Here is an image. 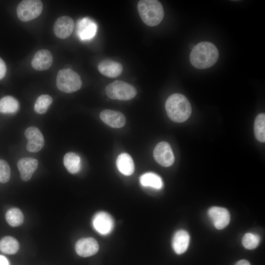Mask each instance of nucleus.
<instances>
[{"label": "nucleus", "mask_w": 265, "mask_h": 265, "mask_svg": "<svg viewBox=\"0 0 265 265\" xmlns=\"http://www.w3.org/2000/svg\"><path fill=\"white\" fill-rule=\"evenodd\" d=\"M74 28L73 20L69 16L59 17L55 22L53 31L55 36L60 39H65L72 34Z\"/></svg>", "instance_id": "12"}, {"label": "nucleus", "mask_w": 265, "mask_h": 265, "mask_svg": "<svg viewBox=\"0 0 265 265\" xmlns=\"http://www.w3.org/2000/svg\"><path fill=\"white\" fill-rule=\"evenodd\" d=\"M19 247L18 240L11 236L4 237L0 240V250L5 254H14L18 252Z\"/></svg>", "instance_id": "22"}, {"label": "nucleus", "mask_w": 265, "mask_h": 265, "mask_svg": "<svg viewBox=\"0 0 265 265\" xmlns=\"http://www.w3.org/2000/svg\"><path fill=\"white\" fill-rule=\"evenodd\" d=\"M63 163L67 170L72 174L79 172L81 168V160L78 155L73 152L65 154Z\"/></svg>", "instance_id": "21"}, {"label": "nucleus", "mask_w": 265, "mask_h": 265, "mask_svg": "<svg viewBox=\"0 0 265 265\" xmlns=\"http://www.w3.org/2000/svg\"><path fill=\"white\" fill-rule=\"evenodd\" d=\"M53 55L48 50L42 49L38 51L31 60V66L38 71H44L49 69L52 65Z\"/></svg>", "instance_id": "14"}, {"label": "nucleus", "mask_w": 265, "mask_h": 265, "mask_svg": "<svg viewBox=\"0 0 265 265\" xmlns=\"http://www.w3.org/2000/svg\"><path fill=\"white\" fill-rule=\"evenodd\" d=\"M116 166L119 172L125 176H130L134 170L132 159L130 155L123 153L118 156L116 159Z\"/></svg>", "instance_id": "19"}, {"label": "nucleus", "mask_w": 265, "mask_h": 265, "mask_svg": "<svg viewBox=\"0 0 265 265\" xmlns=\"http://www.w3.org/2000/svg\"><path fill=\"white\" fill-rule=\"evenodd\" d=\"M43 9V4L39 0H24L17 8L18 18L23 22H28L38 17Z\"/></svg>", "instance_id": "6"}, {"label": "nucleus", "mask_w": 265, "mask_h": 265, "mask_svg": "<svg viewBox=\"0 0 265 265\" xmlns=\"http://www.w3.org/2000/svg\"><path fill=\"white\" fill-rule=\"evenodd\" d=\"M137 8L141 20L148 26H157L163 18V8L158 0H139Z\"/></svg>", "instance_id": "3"}, {"label": "nucleus", "mask_w": 265, "mask_h": 265, "mask_svg": "<svg viewBox=\"0 0 265 265\" xmlns=\"http://www.w3.org/2000/svg\"><path fill=\"white\" fill-rule=\"evenodd\" d=\"M19 108L18 101L10 96L3 97L0 100V112L12 114L17 112Z\"/></svg>", "instance_id": "23"}, {"label": "nucleus", "mask_w": 265, "mask_h": 265, "mask_svg": "<svg viewBox=\"0 0 265 265\" xmlns=\"http://www.w3.org/2000/svg\"><path fill=\"white\" fill-rule=\"evenodd\" d=\"M155 160L163 167L171 166L175 160L174 156L169 143L165 141L159 143L153 152Z\"/></svg>", "instance_id": "7"}, {"label": "nucleus", "mask_w": 265, "mask_h": 265, "mask_svg": "<svg viewBox=\"0 0 265 265\" xmlns=\"http://www.w3.org/2000/svg\"><path fill=\"white\" fill-rule=\"evenodd\" d=\"M24 219L23 213L18 208H11L5 214V219L8 224L12 227L21 225L24 221Z\"/></svg>", "instance_id": "24"}, {"label": "nucleus", "mask_w": 265, "mask_h": 265, "mask_svg": "<svg viewBox=\"0 0 265 265\" xmlns=\"http://www.w3.org/2000/svg\"><path fill=\"white\" fill-rule=\"evenodd\" d=\"M10 169L6 161L0 159V183H7L10 179Z\"/></svg>", "instance_id": "28"}, {"label": "nucleus", "mask_w": 265, "mask_h": 265, "mask_svg": "<svg viewBox=\"0 0 265 265\" xmlns=\"http://www.w3.org/2000/svg\"><path fill=\"white\" fill-rule=\"evenodd\" d=\"M92 224L94 228L100 234L107 235L113 230L114 221L109 214L106 212H100L94 215Z\"/></svg>", "instance_id": "8"}, {"label": "nucleus", "mask_w": 265, "mask_h": 265, "mask_svg": "<svg viewBox=\"0 0 265 265\" xmlns=\"http://www.w3.org/2000/svg\"><path fill=\"white\" fill-rule=\"evenodd\" d=\"M254 133L256 138L261 142L265 141V113L259 114L256 118L254 123Z\"/></svg>", "instance_id": "25"}, {"label": "nucleus", "mask_w": 265, "mask_h": 265, "mask_svg": "<svg viewBox=\"0 0 265 265\" xmlns=\"http://www.w3.org/2000/svg\"><path fill=\"white\" fill-rule=\"evenodd\" d=\"M194 46H195V45H194V44L191 43V44H190V45H189V48H190V49H192L194 47Z\"/></svg>", "instance_id": "32"}, {"label": "nucleus", "mask_w": 265, "mask_h": 265, "mask_svg": "<svg viewBox=\"0 0 265 265\" xmlns=\"http://www.w3.org/2000/svg\"><path fill=\"white\" fill-rule=\"evenodd\" d=\"M56 86L60 91L71 93L79 90L82 81L79 74L70 69L59 71L56 77Z\"/></svg>", "instance_id": "4"}, {"label": "nucleus", "mask_w": 265, "mask_h": 265, "mask_svg": "<svg viewBox=\"0 0 265 265\" xmlns=\"http://www.w3.org/2000/svg\"><path fill=\"white\" fill-rule=\"evenodd\" d=\"M105 91L108 98L123 101L131 100L137 94L133 86L122 80H115L108 84L106 86Z\"/></svg>", "instance_id": "5"}, {"label": "nucleus", "mask_w": 265, "mask_h": 265, "mask_svg": "<svg viewBox=\"0 0 265 265\" xmlns=\"http://www.w3.org/2000/svg\"><path fill=\"white\" fill-rule=\"evenodd\" d=\"M189 235L184 230H179L174 235L172 246L174 251L178 254H182L187 250L189 242Z\"/></svg>", "instance_id": "18"}, {"label": "nucleus", "mask_w": 265, "mask_h": 265, "mask_svg": "<svg viewBox=\"0 0 265 265\" xmlns=\"http://www.w3.org/2000/svg\"><path fill=\"white\" fill-rule=\"evenodd\" d=\"M98 69L101 74L106 77L116 78L122 73L123 67L119 62L107 59L99 63Z\"/></svg>", "instance_id": "17"}, {"label": "nucleus", "mask_w": 265, "mask_h": 265, "mask_svg": "<svg viewBox=\"0 0 265 265\" xmlns=\"http://www.w3.org/2000/svg\"><path fill=\"white\" fill-rule=\"evenodd\" d=\"M219 52L216 46L210 42H201L194 46L190 54V61L197 69H206L217 61Z\"/></svg>", "instance_id": "1"}, {"label": "nucleus", "mask_w": 265, "mask_h": 265, "mask_svg": "<svg viewBox=\"0 0 265 265\" xmlns=\"http://www.w3.org/2000/svg\"><path fill=\"white\" fill-rule=\"evenodd\" d=\"M209 216L215 228L222 230L229 223L230 215L228 211L224 208L212 207L208 210Z\"/></svg>", "instance_id": "10"}, {"label": "nucleus", "mask_w": 265, "mask_h": 265, "mask_svg": "<svg viewBox=\"0 0 265 265\" xmlns=\"http://www.w3.org/2000/svg\"><path fill=\"white\" fill-rule=\"evenodd\" d=\"M260 237L255 234L248 233L245 234L242 238V244L247 249H254L259 244Z\"/></svg>", "instance_id": "27"}, {"label": "nucleus", "mask_w": 265, "mask_h": 265, "mask_svg": "<svg viewBox=\"0 0 265 265\" xmlns=\"http://www.w3.org/2000/svg\"><path fill=\"white\" fill-rule=\"evenodd\" d=\"M165 106L168 116L175 122L186 121L191 113V107L188 100L181 94L170 95L165 102Z\"/></svg>", "instance_id": "2"}, {"label": "nucleus", "mask_w": 265, "mask_h": 265, "mask_svg": "<svg viewBox=\"0 0 265 265\" xmlns=\"http://www.w3.org/2000/svg\"><path fill=\"white\" fill-rule=\"evenodd\" d=\"M27 139V150L30 152H37L41 150L44 145V138L40 131L36 127L27 128L25 132Z\"/></svg>", "instance_id": "9"}, {"label": "nucleus", "mask_w": 265, "mask_h": 265, "mask_svg": "<svg viewBox=\"0 0 265 265\" xmlns=\"http://www.w3.org/2000/svg\"><path fill=\"white\" fill-rule=\"evenodd\" d=\"M97 29V26L96 23L87 18L79 20L77 24V34L81 40L92 38L95 35Z\"/></svg>", "instance_id": "16"}, {"label": "nucleus", "mask_w": 265, "mask_h": 265, "mask_svg": "<svg viewBox=\"0 0 265 265\" xmlns=\"http://www.w3.org/2000/svg\"><path fill=\"white\" fill-rule=\"evenodd\" d=\"M100 117L106 124L114 128H121L126 123L124 115L118 111L105 109L101 111Z\"/></svg>", "instance_id": "13"}, {"label": "nucleus", "mask_w": 265, "mask_h": 265, "mask_svg": "<svg viewBox=\"0 0 265 265\" xmlns=\"http://www.w3.org/2000/svg\"><path fill=\"white\" fill-rule=\"evenodd\" d=\"M53 102L52 98L48 95H42L36 100L34 109L38 114L45 113Z\"/></svg>", "instance_id": "26"}, {"label": "nucleus", "mask_w": 265, "mask_h": 265, "mask_svg": "<svg viewBox=\"0 0 265 265\" xmlns=\"http://www.w3.org/2000/svg\"><path fill=\"white\" fill-rule=\"evenodd\" d=\"M235 265H251L250 263L246 260H241L238 261Z\"/></svg>", "instance_id": "31"}, {"label": "nucleus", "mask_w": 265, "mask_h": 265, "mask_svg": "<svg viewBox=\"0 0 265 265\" xmlns=\"http://www.w3.org/2000/svg\"><path fill=\"white\" fill-rule=\"evenodd\" d=\"M38 165V160L35 159L24 158L20 159L17 163V166L22 180L25 182L29 180L37 169Z\"/></svg>", "instance_id": "15"}, {"label": "nucleus", "mask_w": 265, "mask_h": 265, "mask_svg": "<svg viewBox=\"0 0 265 265\" xmlns=\"http://www.w3.org/2000/svg\"><path fill=\"white\" fill-rule=\"evenodd\" d=\"M0 265H9L7 259L1 255H0Z\"/></svg>", "instance_id": "30"}, {"label": "nucleus", "mask_w": 265, "mask_h": 265, "mask_svg": "<svg viewBox=\"0 0 265 265\" xmlns=\"http://www.w3.org/2000/svg\"><path fill=\"white\" fill-rule=\"evenodd\" d=\"M6 71V67L4 61L0 57V80L3 78Z\"/></svg>", "instance_id": "29"}, {"label": "nucleus", "mask_w": 265, "mask_h": 265, "mask_svg": "<svg viewBox=\"0 0 265 265\" xmlns=\"http://www.w3.org/2000/svg\"><path fill=\"white\" fill-rule=\"evenodd\" d=\"M139 181L141 185L144 187L160 189L163 186V182L160 177L152 172L146 173L141 175Z\"/></svg>", "instance_id": "20"}, {"label": "nucleus", "mask_w": 265, "mask_h": 265, "mask_svg": "<svg viewBox=\"0 0 265 265\" xmlns=\"http://www.w3.org/2000/svg\"><path fill=\"white\" fill-rule=\"evenodd\" d=\"M75 251L80 256L88 257L96 254L99 249L97 240L93 238H81L75 244Z\"/></svg>", "instance_id": "11"}]
</instances>
